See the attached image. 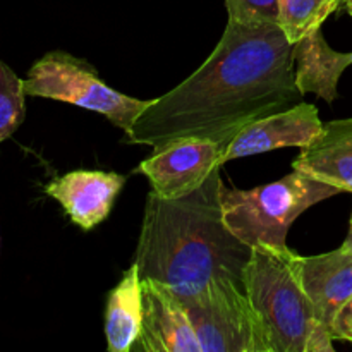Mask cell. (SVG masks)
Wrapping results in <instances>:
<instances>
[{
    "mask_svg": "<svg viewBox=\"0 0 352 352\" xmlns=\"http://www.w3.org/2000/svg\"><path fill=\"white\" fill-rule=\"evenodd\" d=\"M332 333L336 339L352 344V296L333 316Z\"/></svg>",
    "mask_w": 352,
    "mask_h": 352,
    "instance_id": "obj_19",
    "label": "cell"
},
{
    "mask_svg": "<svg viewBox=\"0 0 352 352\" xmlns=\"http://www.w3.org/2000/svg\"><path fill=\"white\" fill-rule=\"evenodd\" d=\"M299 261L301 256L287 246H256L243 272L248 294L270 330L275 352H305L316 323Z\"/></svg>",
    "mask_w": 352,
    "mask_h": 352,
    "instance_id": "obj_4",
    "label": "cell"
},
{
    "mask_svg": "<svg viewBox=\"0 0 352 352\" xmlns=\"http://www.w3.org/2000/svg\"><path fill=\"white\" fill-rule=\"evenodd\" d=\"M222 189L219 167L196 191L181 198L148 195L134 256L141 280L157 278L181 299L219 275L243 280L253 248L223 222Z\"/></svg>",
    "mask_w": 352,
    "mask_h": 352,
    "instance_id": "obj_2",
    "label": "cell"
},
{
    "mask_svg": "<svg viewBox=\"0 0 352 352\" xmlns=\"http://www.w3.org/2000/svg\"><path fill=\"white\" fill-rule=\"evenodd\" d=\"M23 85L26 96L57 100L102 113L126 134L151 102L110 88L85 58L58 50L34 62Z\"/></svg>",
    "mask_w": 352,
    "mask_h": 352,
    "instance_id": "obj_6",
    "label": "cell"
},
{
    "mask_svg": "<svg viewBox=\"0 0 352 352\" xmlns=\"http://www.w3.org/2000/svg\"><path fill=\"white\" fill-rule=\"evenodd\" d=\"M351 64V54L333 50L320 30L294 43L296 82L305 95L313 93L329 103L336 102L339 81Z\"/></svg>",
    "mask_w": 352,
    "mask_h": 352,
    "instance_id": "obj_13",
    "label": "cell"
},
{
    "mask_svg": "<svg viewBox=\"0 0 352 352\" xmlns=\"http://www.w3.org/2000/svg\"><path fill=\"white\" fill-rule=\"evenodd\" d=\"M351 60H352V52H351Z\"/></svg>",
    "mask_w": 352,
    "mask_h": 352,
    "instance_id": "obj_22",
    "label": "cell"
},
{
    "mask_svg": "<svg viewBox=\"0 0 352 352\" xmlns=\"http://www.w3.org/2000/svg\"><path fill=\"white\" fill-rule=\"evenodd\" d=\"M342 2H344V6H346L347 12H349L352 16V0H342Z\"/></svg>",
    "mask_w": 352,
    "mask_h": 352,
    "instance_id": "obj_21",
    "label": "cell"
},
{
    "mask_svg": "<svg viewBox=\"0 0 352 352\" xmlns=\"http://www.w3.org/2000/svg\"><path fill=\"white\" fill-rule=\"evenodd\" d=\"M351 227H352V219H351Z\"/></svg>",
    "mask_w": 352,
    "mask_h": 352,
    "instance_id": "obj_23",
    "label": "cell"
},
{
    "mask_svg": "<svg viewBox=\"0 0 352 352\" xmlns=\"http://www.w3.org/2000/svg\"><path fill=\"white\" fill-rule=\"evenodd\" d=\"M182 302L201 352H275L270 330L241 278L219 275Z\"/></svg>",
    "mask_w": 352,
    "mask_h": 352,
    "instance_id": "obj_5",
    "label": "cell"
},
{
    "mask_svg": "<svg viewBox=\"0 0 352 352\" xmlns=\"http://www.w3.org/2000/svg\"><path fill=\"white\" fill-rule=\"evenodd\" d=\"M342 0H280L278 26L292 45L313 31L320 30L323 21L336 12Z\"/></svg>",
    "mask_w": 352,
    "mask_h": 352,
    "instance_id": "obj_15",
    "label": "cell"
},
{
    "mask_svg": "<svg viewBox=\"0 0 352 352\" xmlns=\"http://www.w3.org/2000/svg\"><path fill=\"white\" fill-rule=\"evenodd\" d=\"M229 19L248 24H278L280 0H226Z\"/></svg>",
    "mask_w": 352,
    "mask_h": 352,
    "instance_id": "obj_17",
    "label": "cell"
},
{
    "mask_svg": "<svg viewBox=\"0 0 352 352\" xmlns=\"http://www.w3.org/2000/svg\"><path fill=\"white\" fill-rule=\"evenodd\" d=\"M223 148L208 138L186 136L153 148L138 172L150 181L151 191L175 199L196 191L215 168L222 167Z\"/></svg>",
    "mask_w": 352,
    "mask_h": 352,
    "instance_id": "obj_7",
    "label": "cell"
},
{
    "mask_svg": "<svg viewBox=\"0 0 352 352\" xmlns=\"http://www.w3.org/2000/svg\"><path fill=\"white\" fill-rule=\"evenodd\" d=\"M342 248H344V250H347V251H349V253H352V227H351L349 234H347L346 241H344Z\"/></svg>",
    "mask_w": 352,
    "mask_h": 352,
    "instance_id": "obj_20",
    "label": "cell"
},
{
    "mask_svg": "<svg viewBox=\"0 0 352 352\" xmlns=\"http://www.w3.org/2000/svg\"><path fill=\"white\" fill-rule=\"evenodd\" d=\"M143 323L133 351L201 352L191 316L182 299L164 282L143 278Z\"/></svg>",
    "mask_w": 352,
    "mask_h": 352,
    "instance_id": "obj_8",
    "label": "cell"
},
{
    "mask_svg": "<svg viewBox=\"0 0 352 352\" xmlns=\"http://www.w3.org/2000/svg\"><path fill=\"white\" fill-rule=\"evenodd\" d=\"M23 79L0 60V143L9 140L26 116Z\"/></svg>",
    "mask_w": 352,
    "mask_h": 352,
    "instance_id": "obj_16",
    "label": "cell"
},
{
    "mask_svg": "<svg viewBox=\"0 0 352 352\" xmlns=\"http://www.w3.org/2000/svg\"><path fill=\"white\" fill-rule=\"evenodd\" d=\"M322 131L323 122L318 109L313 103L301 102L248 124L223 150L222 165L280 148H306Z\"/></svg>",
    "mask_w": 352,
    "mask_h": 352,
    "instance_id": "obj_9",
    "label": "cell"
},
{
    "mask_svg": "<svg viewBox=\"0 0 352 352\" xmlns=\"http://www.w3.org/2000/svg\"><path fill=\"white\" fill-rule=\"evenodd\" d=\"M292 168L332 184L340 192H352V119L323 124V131L301 155Z\"/></svg>",
    "mask_w": 352,
    "mask_h": 352,
    "instance_id": "obj_12",
    "label": "cell"
},
{
    "mask_svg": "<svg viewBox=\"0 0 352 352\" xmlns=\"http://www.w3.org/2000/svg\"><path fill=\"white\" fill-rule=\"evenodd\" d=\"M143 323V291L138 265H131L110 291L105 309V339L110 352H131Z\"/></svg>",
    "mask_w": 352,
    "mask_h": 352,
    "instance_id": "obj_14",
    "label": "cell"
},
{
    "mask_svg": "<svg viewBox=\"0 0 352 352\" xmlns=\"http://www.w3.org/2000/svg\"><path fill=\"white\" fill-rule=\"evenodd\" d=\"M126 177L117 172L72 170L45 186V192L60 203L69 219L89 230L109 217Z\"/></svg>",
    "mask_w": 352,
    "mask_h": 352,
    "instance_id": "obj_10",
    "label": "cell"
},
{
    "mask_svg": "<svg viewBox=\"0 0 352 352\" xmlns=\"http://www.w3.org/2000/svg\"><path fill=\"white\" fill-rule=\"evenodd\" d=\"M339 192L336 186L294 168L280 181L248 191L223 188L220 201L223 222L237 239L250 248H284L296 219Z\"/></svg>",
    "mask_w": 352,
    "mask_h": 352,
    "instance_id": "obj_3",
    "label": "cell"
},
{
    "mask_svg": "<svg viewBox=\"0 0 352 352\" xmlns=\"http://www.w3.org/2000/svg\"><path fill=\"white\" fill-rule=\"evenodd\" d=\"M333 339L336 337L332 333V327L316 320L306 340L305 352H333Z\"/></svg>",
    "mask_w": 352,
    "mask_h": 352,
    "instance_id": "obj_18",
    "label": "cell"
},
{
    "mask_svg": "<svg viewBox=\"0 0 352 352\" xmlns=\"http://www.w3.org/2000/svg\"><path fill=\"white\" fill-rule=\"evenodd\" d=\"M294 45L278 24L229 19L215 50L186 81L151 100L126 143L158 148L177 138H208L226 150L253 120L302 102Z\"/></svg>",
    "mask_w": 352,
    "mask_h": 352,
    "instance_id": "obj_1",
    "label": "cell"
},
{
    "mask_svg": "<svg viewBox=\"0 0 352 352\" xmlns=\"http://www.w3.org/2000/svg\"><path fill=\"white\" fill-rule=\"evenodd\" d=\"M301 282L318 322L332 327L333 316L352 296V253L342 246L316 256H301Z\"/></svg>",
    "mask_w": 352,
    "mask_h": 352,
    "instance_id": "obj_11",
    "label": "cell"
}]
</instances>
